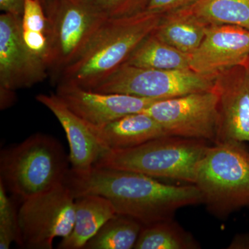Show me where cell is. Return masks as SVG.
<instances>
[{
  "instance_id": "1",
  "label": "cell",
  "mask_w": 249,
  "mask_h": 249,
  "mask_svg": "<svg viewBox=\"0 0 249 249\" xmlns=\"http://www.w3.org/2000/svg\"><path fill=\"white\" fill-rule=\"evenodd\" d=\"M75 198L98 195L107 198L116 213L147 226L173 219L178 209L202 203L196 185L173 186L142 174L93 166L87 173L70 169L65 182Z\"/></svg>"
},
{
  "instance_id": "2",
  "label": "cell",
  "mask_w": 249,
  "mask_h": 249,
  "mask_svg": "<svg viewBox=\"0 0 249 249\" xmlns=\"http://www.w3.org/2000/svg\"><path fill=\"white\" fill-rule=\"evenodd\" d=\"M162 16L145 10L108 18L81 55L63 70L59 83L91 89L127 61L137 46L155 31Z\"/></svg>"
},
{
  "instance_id": "3",
  "label": "cell",
  "mask_w": 249,
  "mask_h": 249,
  "mask_svg": "<svg viewBox=\"0 0 249 249\" xmlns=\"http://www.w3.org/2000/svg\"><path fill=\"white\" fill-rule=\"evenodd\" d=\"M70 163V157L56 139L33 134L1 152L0 181L24 201L65 183Z\"/></svg>"
},
{
  "instance_id": "4",
  "label": "cell",
  "mask_w": 249,
  "mask_h": 249,
  "mask_svg": "<svg viewBox=\"0 0 249 249\" xmlns=\"http://www.w3.org/2000/svg\"><path fill=\"white\" fill-rule=\"evenodd\" d=\"M206 141L165 136L131 148L106 152L95 167L125 170L194 184Z\"/></svg>"
},
{
  "instance_id": "5",
  "label": "cell",
  "mask_w": 249,
  "mask_h": 249,
  "mask_svg": "<svg viewBox=\"0 0 249 249\" xmlns=\"http://www.w3.org/2000/svg\"><path fill=\"white\" fill-rule=\"evenodd\" d=\"M242 142L209 146L196 170L202 203L219 217L249 206V153Z\"/></svg>"
},
{
  "instance_id": "6",
  "label": "cell",
  "mask_w": 249,
  "mask_h": 249,
  "mask_svg": "<svg viewBox=\"0 0 249 249\" xmlns=\"http://www.w3.org/2000/svg\"><path fill=\"white\" fill-rule=\"evenodd\" d=\"M48 18V72L60 76L81 55L108 19L92 0H52L44 6Z\"/></svg>"
},
{
  "instance_id": "7",
  "label": "cell",
  "mask_w": 249,
  "mask_h": 249,
  "mask_svg": "<svg viewBox=\"0 0 249 249\" xmlns=\"http://www.w3.org/2000/svg\"><path fill=\"white\" fill-rule=\"evenodd\" d=\"M215 78L216 76L201 74L191 69L155 70L124 64L89 89L98 92L124 93L163 100L190 93L212 91Z\"/></svg>"
},
{
  "instance_id": "8",
  "label": "cell",
  "mask_w": 249,
  "mask_h": 249,
  "mask_svg": "<svg viewBox=\"0 0 249 249\" xmlns=\"http://www.w3.org/2000/svg\"><path fill=\"white\" fill-rule=\"evenodd\" d=\"M75 198L65 183L23 201L18 212L21 247L52 249L55 239L71 233Z\"/></svg>"
},
{
  "instance_id": "9",
  "label": "cell",
  "mask_w": 249,
  "mask_h": 249,
  "mask_svg": "<svg viewBox=\"0 0 249 249\" xmlns=\"http://www.w3.org/2000/svg\"><path fill=\"white\" fill-rule=\"evenodd\" d=\"M142 112L155 119L169 136L215 142L219 114L214 89L160 100Z\"/></svg>"
},
{
  "instance_id": "10",
  "label": "cell",
  "mask_w": 249,
  "mask_h": 249,
  "mask_svg": "<svg viewBox=\"0 0 249 249\" xmlns=\"http://www.w3.org/2000/svg\"><path fill=\"white\" fill-rule=\"evenodd\" d=\"M55 93L70 110L93 128L129 114L142 112L152 103L161 100L98 92L67 83H58Z\"/></svg>"
},
{
  "instance_id": "11",
  "label": "cell",
  "mask_w": 249,
  "mask_h": 249,
  "mask_svg": "<svg viewBox=\"0 0 249 249\" xmlns=\"http://www.w3.org/2000/svg\"><path fill=\"white\" fill-rule=\"evenodd\" d=\"M21 18L7 13L0 16V89L31 88L48 76L45 62L24 43Z\"/></svg>"
},
{
  "instance_id": "12",
  "label": "cell",
  "mask_w": 249,
  "mask_h": 249,
  "mask_svg": "<svg viewBox=\"0 0 249 249\" xmlns=\"http://www.w3.org/2000/svg\"><path fill=\"white\" fill-rule=\"evenodd\" d=\"M218 96V127L214 143H249V71L237 66L221 72L214 82Z\"/></svg>"
},
{
  "instance_id": "13",
  "label": "cell",
  "mask_w": 249,
  "mask_h": 249,
  "mask_svg": "<svg viewBox=\"0 0 249 249\" xmlns=\"http://www.w3.org/2000/svg\"><path fill=\"white\" fill-rule=\"evenodd\" d=\"M249 58V30L229 24L209 25L199 47L191 54L193 71L216 76Z\"/></svg>"
},
{
  "instance_id": "14",
  "label": "cell",
  "mask_w": 249,
  "mask_h": 249,
  "mask_svg": "<svg viewBox=\"0 0 249 249\" xmlns=\"http://www.w3.org/2000/svg\"><path fill=\"white\" fill-rule=\"evenodd\" d=\"M36 98L52 111L66 134L70 148L71 171L77 174L89 171L107 152L89 126L70 110L56 93H41Z\"/></svg>"
},
{
  "instance_id": "15",
  "label": "cell",
  "mask_w": 249,
  "mask_h": 249,
  "mask_svg": "<svg viewBox=\"0 0 249 249\" xmlns=\"http://www.w3.org/2000/svg\"><path fill=\"white\" fill-rule=\"evenodd\" d=\"M90 128L107 152L131 148L169 136L155 119L144 112L129 114L103 127Z\"/></svg>"
},
{
  "instance_id": "16",
  "label": "cell",
  "mask_w": 249,
  "mask_h": 249,
  "mask_svg": "<svg viewBox=\"0 0 249 249\" xmlns=\"http://www.w3.org/2000/svg\"><path fill=\"white\" fill-rule=\"evenodd\" d=\"M117 214L110 201L98 195H84L75 200V219L71 233L62 239L59 249H83L108 220Z\"/></svg>"
},
{
  "instance_id": "17",
  "label": "cell",
  "mask_w": 249,
  "mask_h": 249,
  "mask_svg": "<svg viewBox=\"0 0 249 249\" xmlns=\"http://www.w3.org/2000/svg\"><path fill=\"white\" fill-rule=\"evenodd\" d=\"M209 26L188 7L163 15L154 34L174 48L191 55L201 45Z\"/></svg>"
},
{
  "instance_id": "18",
  "label": "cell",
  "mask_w": 249,
  "mask_h": 249,
  "mask_svg": "<svg viewBox=\"0 0 249 249\" xmlns=\"http://www.w3.org/2000/svg\"><path fill=\"white\" fill-rule=\"evenodd\" d=\"M124 64L155 70H188L191 55L165 43L153 32L137 46Z\"/></svg>"
},
{
  "instance_id": "19",
  "label": "cell",
  "mask_w": 249,
  "mask_h": 249,
  "mask_svg": "<svg viewBox=\"0 0 249 249\" xmlns=\"http://www.w3.org/2000/svg\"><path fill=\"white\" fill-rule=\"evenodd\" d=\"M21 32L29 52L46 64L49 48V27L41 0H24Z\"/></svg>"
},
{
  "instance_id": "20",
  "label": "cell",
  "mask_w": 249,
  "mask_h": 249,
  "mask_svg": "<svg viewBox=\"0 0 249 249\" xmlns=\"http://www.w3.org/2000/svg\"><path fill=\"white\" fill-rule=\"evenodd\" d=\"M199 244L173 219L143 226L135 249H196Z\"/></svg>"
},
{
  "instance_id": "21",
  "label": "cell",
  "mask_w": 249,
  "mask_h": 249,
  "mask_svg": "<svg viewBox=\"0 0 249 249\" xmlns=\"http://www.w3.org/2000/svg\"><path fill=\"white\" fill-rule=\"evenodd\" d=\"M188 8L208 25L229 24L249 30V0H196Z\"/></svg>"
},
{
  "instance_id": "22",
  "label": "cell",
  "mask_w": 249,
  "mask_h": 249,
  "mask_svg": "<svg viewBox=\"0 0 249 249\" xmlns=\"http://www.w3.org/2000/svg\"><path fill=\"white\" fill-rule=\"evenodd\" d=\"M142 227L133 218L116 214L85 245L84 249H134Z\"/></svg>"
},
{
  "instance_id": "23",
  "label": "cell",
  "mask_w": 249,
  "mask_h": 249,
  "mask_svg": "<svg viewBox=\"0 0 249 249\" xmlns=\"http://www.w3.org/2000/svg\"><path fill=\"white\" fill-rule=\"evenodd\" d=\"M14 242L20 246L18 213L0 181V249H9Z\"/></svg>"
},
{
  "instance_id": "24",
  "label": "cell",
  "mask_w": 249,
  "mask_h": 249,
  "mask_svg": "<svg viewBox=\"0 0 249 249\" xmlns=\"http://www.w3.org/2000/svg\"><path fill=\"white\" fill-rule=\"evenodd\" d=\"M150 0H92L108 18H121L145 11Z\"/></svg>"
},
{
  "instance_id": "25",
  "label": "cell",
  "mask_w": 249,
  "mask_h": 249,
  "mask_svg": "<svg viewBox=\"0 0 249 249\" xmlns=\"http://www.w3.org/2000/svg\"><path fill=\"white\" fill-rule=\"evenodd\" d=\"M196 0H150L147 11L164 15L190 7Z\"/></svg>"
},
{
  "instance_id": "26",
  "label": "cell",
  "mask_w": 249,
  "mask_h": 249,
  "mask_svg": "<svg viewBox=\"0 0 249 249\" xmlns=\"http://www.w3.org/2000/svg\"><path fill=\"white\" fill-rule=\"evenodd\" d=\"M24 4V0H0V10L2 13L22 17Z\"/></svg>"
},
{
  "instance_id": "27",
  "label": "cell",
  "mask_w": 249,
  "mask_h": 249,
  "mask_svg": "<svg viewBox=\"0 0 249 249\" xmlns=\"http://www.w3.org/2000/svg\"><path fill=\"white\" fill-rule=\"evenodd\" d=\"M15 99H16L15 91L0 89V107H1V109H5L11 107L14 104Z\"/></svg>"
},
{
  "instance_id": "28",
  "label": "cell",
  "mask_w": 249,
  "mask_h": 249,
  "mask_svg": "<svg viewBox=\"0 0 249 249\" xmlns=\"http://www.w3.org/2000/svg\"><path fill=\"white\" fill-rule=\"evenodd\" d=\"M229 249H249V236L238 235L232 240Z\"/></svg>"
},
{
  "instance_id": "29",
  "label": "cell",
  "mask_w": 249,
  "mask_h": 249,
  "mask_svg": "<svg viewBox=\"0 0 249 249\" xmlns=\"http://www.w3.org/2000/svg\"><path fill=\"white\" fill-rule=\"evenodd\" d=\"M52 1V0H41V1H42V4H43V6H45L46 4H48L49 1Z\"/></svg>"
},
{
  "instance_id": "30",
  "label": "cell",
  "mask_w": 249,
  "mask_h": 249,
  "mask_svg": "<svg viewBox=\"0 0 249 249\" xmlns=\"http://www.w3.org/2000/svg\"><path fill=\"white\" fill-rule=\"evenodd\" d=\"M245 67H247V70L249 71V58L248 60V62H247V65H245Z\"/></svg>"
}]
</instances>
